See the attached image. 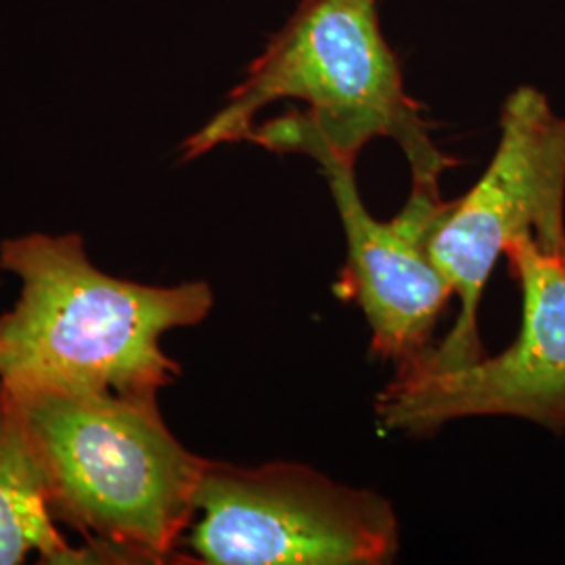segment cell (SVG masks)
<instances>
[{
  "label": "cell",
  "mask_w": 565,
  "mask_h": 565,
  "mask_svg": "<svg viewBox=\"0 0 565 565\" xmlns=\"http://www.w3.org/2000/svg\"><path fill=\"white\" fill-rule=\"evenodd\" d=\"M380 0H302L247 67L212 120L182 145L195 160L252 141L317 163H354L366 142L390 139L406 156L413 186L440 191L455 160L431 141L419 103L380 25Z\"/></svg>",
  "instance_id": "6da1fadb"
},
{
  "label": "cell",
  "mask_w": 565,
  "mask_h": 565,
  "mask_svg": "<svg viewBox=\"0 0 565 565\" xmlns=\"http://www.w3.org/2000/svg\"><path fill=\"white\" fill-rule=\"evenodd\" d=\"M0 268L21 281L0 317V385L13 392L158 394L181 375L163 335L214 306L207 282L156 287L103 273L78 235L7 239Z\"/></svg>",
  "instance_id": "7a4b0ae2"
},
{
  "label": "cell",
  "mask_w": 565,
  "mask_h": 565,
  "mask_svg": "<svg viewBox=\"0 0 565 565\" xmlns=\"http://www.w3.org/2000/svg\"><path fill=\"white\" fill-rule=\"evenodd\" d=\"M9 392L41 446L53 520L111 548L118 564L172 562L207 459L170 431L158 394Z\"/></svg>",
  "instance_id": "3957f363"
},
{
  "label": "cell",
  "mask_w": 565,
  "mask_h": 565,
  "mask_svg": "<svg viewBox=\"0 0 565 565\" xmlns=\"http://www.w3.org/2000/svg\"><path fill=\"white\" fill-rule=\"evenodd\" d=\"M525 235L565 258V120L532 86L507 97L499 145L480 181L446 203L431 258L461 308L445 340L404 369H450L484 356L478 308L486 281L509 245Z\"/></svg>",
  "instance_id": "277c9868"
},
{
  "label": "cell",
  "mask_w": 565,
  "mask_h": 565,
  "mask_svg": "<svg viewBox=\"0 0 565 565\" xmlns=\"http://www.w3.org/2000/svg\"><path fill=\"white\" fill-rule=\"evenodd\" d=\"M195 509L189 546L202 564L382 565L398 553L387 499L306 465L207 461Z\"/></svg>",
  "instance_id": "5b68a950"
},
{
  "label": "cell",
  "mask_w": 565,
  "mask_h": 565,
  "mask_svg": "<svg viewBox=\"0 0 565 565\" xmlns=\"http://www.w3.org/2000/svg\"><path fill=\"white\" fill-rule=\"evenodd\" d=\"M524 298L522 329L497 356L450 369L411 366L375 398L387 431L427 436L467 417H520L565 429V258L525 235L505 252Z\"/></svg>",
  "instance_id": "8992f818"
},
{
  "label": "cell",
  "mask_w": 565,
  "mask_h": 565,
  "mask_svg": "<svg viewBox=\"0 0 565 565\" xmlns=\"http://www.w3.org/2000/svg\"><path fill=\"white\" fill-rule=\"evenodd\" d=\"M342 218L348 263L342 289L359 303L371 329V350L398 369L422 359L452 298L431 258V237L445 214L440 191L413 186L392 221H377L364 207L354 163H319Z\"/></svg>",
  "instance_id": "52a82bcc"
},
{
  "label": "cell",
  "mask_w": 565,
  "mask_h": 565,
  "mask_svg": "<svg viewBox=\"0 0 565 565\" xmlns=\"http://www.w3.org/2000/svg\"><path fill=\"white\" fill-rule=\"evenodd\" d=\"M51 484L41 446L15 396L0 385V565L21 564L30 551L44 564H84L51 515Z\"/></svg>",
  "instance_id": "ba28073f"
}]
</instances>
